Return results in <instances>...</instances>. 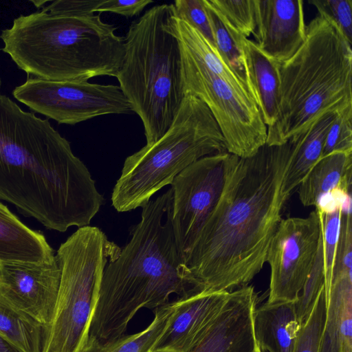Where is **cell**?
<instances>
[{
	"instance_id": "obj_17",
	"label": "cell",
	"mask_w": 352,
	"mask_h": 352,
	"mask_svg": "<svg viewBox=\"0 0 352 352\" xmlns=\"http://www.w3.org/2000/svg\"><path fill=\"white\" fill-rule=\"evenodd\" d=\"M319 215L320 237L311 272L296 301L298 321L301 326L308 320L316 301L324 288L326 298L331 285L333 266L339 234L340 216L343 208L322 212Z\"/></svg>"
},
{
	"instance_id": "obj_35",
	"label": "cell",
	"mask_w": 352,
	"mask_h": 352,
	"mask_svg": "<svg viewBox=\"0 0 352 352\" xmlns=\"http://www.w3.org/2000/svg\"><path fill=\"white\" fill-rule=\"evenodd\" d=\"M31 3H32L36 8H43L45 4L50 1H30Z\"/></svg>"
},
{
	"instance_id": "obj_25",
	"label": "cell",
	"mask_w": 352,
	"mask_h": 352,
	"mask_svg": "<svg viewBox=\"0 0 352 352\" xmlns=\"http://www.w3.org/2000/svg\"><path fill=\"white\" fill-rule=\"evenodd\" d=\"M352 292V276L345 274L332 280L327 297V312L319 352H340V324L344 300Z\"/></svg>"
},
{
	"instance_id": "obj_5",
	"label": "cell",
	"mask_w": 352,
	"mask_h": 352,
	"mask_svg": "<svg viewBox=\"0 0 352 352\" xmlns=\"http://www.w3.org/2000/svg\"><path fill=\"white\" fill-rule=\"evenodd\" d=\"M280 102L266 144L280 145L325 114L352 105V50L338 28L318 14L304 43L279 65Z\"/></svg>"
},
{
	"instance_id": "obj_18",
	"label": "cell",
	"mask_w": 352,
	"mask_h": 352,
	"mask_svg": "<svg viewBox=\"0 0 352 352\" xmlns=\"http://www.w3.org/2000/svg\"><path fill=\"white\" fill-rule=\"evenodd\" d=\"M234 38L243 53L248 82L267 128L276 122L280 102V64L267 56L254 41L241 35Z\"/></svg>"
},
{
	"instance_id": "obj_10",
	"label": "cell",
	"mask_w": 352,
	"mask_h": 352,
	"mask_svg": "<svg viewBox=\"0 0 352 352\" xmlns=\"http://www.w3.org/2000/svg\"><path fill=\"white\" fill-rule=\"evenodd\" d=\"M15 99L58 124L74 125L109 114H130L118 85L28 78L12 91Z\"/></svg>"
},
{
	"instance_id": "obj_26",
	"label": "cell",
	"mask_w": 352,
	"mask_h": 352,
	"mask_svg": "<svg viewBox=\"0 0 352 352\" xmlns=\"http://www.w3.org/2000/svg\"><path fill=\"white\" fill-rule=\"evenodd\" d=\"M203 1L211 26L215 49L223 62L250 89L241 45L234 38L230 30L209 1Z\"/></svg>"
},
{
	"instance_id": "obj_34",
	"label": "cell",
	"mask_w": 352,
	"mask_h": 352,
	"mask_svg": "<svg viewBox=\"0 0 352 352\" xmlns=\"http://www.w3.org/2000/svg\"><path fill=\"white\" fill-rule=\"evenodd\" d=\"M0 352H22L7 338L0 334Z\"/></svg>"
},
{
	"instance_id": "obj_4",
	"label": "cell",
	"mask_w": 352,
	"mask_h": 352,
	"mask_svg": "<svg viewBox=\"0 0 352 352\" xmlns=\"http://www.w3.org/2000/svg\"><path fill=\"white\" fill-rule=\"evenodd\" d=\"M100 14H51L43 10L20 15L1 31L3 51L34 78L80 81L116 77L124 63V38Z\"/></svg>"
},
{
	"instance_id": "obj_32",
	"label": "cell",
	"mask_w": 352,
	"mask_h": 352,
	"mask_svg": "<svg viewBox=\"0 0 352 352\" xmlns=\"http://www.w3.org/2000/svg\"><path fill=\"white\" fill-rule=\"evenodd\" d=\"M151 0H102L96 14L111 12L131 18L140 14Z\"/></svg>"
},
{
	"instance_id": "obj_36",
	"label": "cell",
	"mask_w": 352,
	"mask_h": 352,
	"mask_svg": "<svg viewBox=\"0 0 352 352\" xmlns=\"http://www.w3.org/2000/svg\"><path fill=\"white\" fill-rule=\"evenodd\" d=\"M259 352H269V351H267L266 349L259 348Z\"/></svg>"
},
{
	"instance_id": "obj_20",
	"label": "cell",
	"mask_w": 352,
	"mask_h": 352,
	"mask_svg": "<svg viewBox=\"0 0 352 352\" xmlns=\"http://www.w3.org/2000/svg\"><path fill=\"white\" fill-rule=\"evenodd\" d=\"M55 256L41 232L25 226L0 201V263H39Z\"/></svg>"
},
{
	"instance_id": "obj_21",
	"label": "cell",
	"mask_w": 352,
	"mask_h": 352,
	"mask_svg": "<svg viewBox=\"0 0 352 352\" xmlns=\"http://www.w3.org/2000/svg\"><path fill=\"white\" fill-rule=\"evenodd\" d=\"M352 153L336 152L321 157L298 186L304 206H316L319 199L338 190L351 192Z\"/></svg>"
},
{
	"instance_id": "obj_16",
	"label": "cell",
	"mask_w": 352,
	"mask_h": 352,
	"mask_svg": "<svg viewBox=\"0 0 352 352\" xmlns=\"http://www.w3.org/2000/svg\"><path fill=\"white\" fill-rule=\"evenodd\" d=\"M230 292H189L177 307L150 352H186L220 311Z\"/></svg>"
},
{
	"instance_id": "obj_13",
	"label": "cell",
	"mask_w": 352,
	"mask_h": 352,
	"mask_svg": "<svg viewBox=\"0 0 352 352\" xmlns=\"http://www.w3.org/2000/svg\"><path fill=\"white\" fill-rule=\"evenodd\" d=\"M60 277L56 256L39 263H0V292L14 308L50 327Z\"/></svg>"
},
{
	"instance_id": "obj_8",
	"label": "cell",
	"mask_w": 352,
	"mask_h": 352,
	"mask_svg": "<svg viewBox=\"0 0 352 352\" xmlns=\"http://www.w3.org/2000/svg\"><path fill=\"white\" fill-rule=\"evenodd\" d=\"M120 248L98 227L79 228L56 252L61 277L45 352H80L87 342L104 270Z\"/></svg>"
},
{
	"instance_id": "obj_27",
	"label": "cell",
	"mask_w": 352,
	"mask_h": 352,
	"mask_svg": "<svg viewBox=\"0 0 352 352\" xmlns=\"http://www.w3.org/2000/svg\"><path fill=\"white\" fill-rule=\"evenodd\" d=\"M226 25L248 38L255 29L254 0H208Z\"/></svg>"
},
{
	"instance_id": "obj_37",
	"label": "cell",
	"mask_w": 352,
	"mask_h": 352,
	"mask_svg": "<svg viewBox=\"0 0 352 352\" xmlns=\"http://www.w3.org/2000/svg\"><path fill=\"white\" fill-rule=\"evenodd\" d=\"M1 85H2V80H1V78L0 77V89L1 88Z\"/></svg>"
},
{
	"instance_id": "obj_15",
	"label": "cell",
	"mask_w": 352,
	"mask_h": 352,
	"mask_svg": "<svg viewBox=\"0 0 352 352\" xmlns=\"http://www.w3.org/2000/svg\"><path fill=\"white\" fill-rule=\"evenodd\" d=\"M254 43L278 63L287 61L305 40L303 1L254 0Z\"/></svg>"
},
{
	"instance_id": "obj_2",
	"label": "cell",
	"mask_w": 352,
	"mask_h": 352,
	"mask_svg": "<svg viewBox=\"0 0 352 352\" xmlns=\"http://www.w3.org/2000/svg\"><path fill=\"white\" fill-rule=\"evenodd\" d=\"M0 199L60 232L89 226L104 201L85 164L49 120L1 94Z\"/></svg>"
},
{
	"instance_id": "obj_24",
	"label": "cell",
	"mask_w": 352,
	"mask_h": 352,
	"mask_svg": "<svg viewBox=\"0 0 352 352\" xmlns=\"http://www.w3.org/2000/svg\"><path fill=\"white\" fill-rule=\"evenodd\" d=\"M177 307V300L155 310L149 325L141 331L107 342L89 338L80 352H150Z\"/></svg>"
},
{
	"instance_id": "obj_7",
	"label": "cell",
	"mask_w": 352,
	"mask_h": 352,
	"mask_svg": "<svg viewBox=\"0 0 352 352\" xmlns=\"http://www.w3.org/2000/svg\"><path fill=\"white\" fill-rule=\"evenodd\" d=\"M223 152H228L225 141L210 111L199 98L185 95L168 131L125 159L112 206L120 212L142 208L188 166Z\"/></svg>"
},
{
	"instance_id": "obj_23",
	"label": "cell",
	"mask_w": 352,
	"mask_h": 352,
	"mask_svg": "<svg viewBox=\"0 0 352 352\" xmlns=\"http://www.w3.org/2000/svg\"><path fill=\"white\" fill-rule=\"evenodd\" d=\"M50 327L14 308L0 292V334L22 352H45Z\"/></svg>"
},
{
	"instance_id": "obj_3",
	"label": "cell",
	"mask_w": 352,
	"mask_h": 352,
	"mask_svg": "<svg viewBox=\"0 0 352 352\" xmlns=\"http://www.w3.org/2000/svg\"><path fill=\"white\" fill-rule=\"evenodd\" d=\"M170 188L142 207L130 241L107 264L92 316L89 338L101 342L125 335L142 308L153 311L179 297L199 292L177 248L169 210Z\"/></svg>"
},
{
	"instance_id": "obj_31",
	"label": "cell",
	"mask_w": 352,
	"mask_h": 352,
	"mask_svg": "<svg viewBox=\"0 0 352 352\" xmlns=\"http://www.w3.org/2000/svg\"><path fill=\"white\" fill-rule=\"evenodd\" d=\"M318 14L331 21L346 40L352 43V1L351 0H311Z\"/></svg>"
},
{
	"instance_id": "obj_12",
	"label": "cell",
	"mask_w": 352,
	"mask_h": 352,
	"mask_svg": "<svg viewBox=\"0 0 352 352\" xmlns=\"http://www.w3.org/2000/svg\"><path fill=\"white\" fill-rule=\"evenodd\" d=\"M320 232L318 212L282 219L266 262L271 274L268 302L296 301L312 268Z\"/></svg>"
},
{
	"instance_id": "obj_9",
	"label": "cell",
	"mask_w": 352,
	"mask_h": 352,
	"mask_svg": "<svg viewBox=\"0 0 352 352\" xmlns=\"http://www.w3.org/2000/svg\"><path fill=\"white\" fill-rule=\"evenodd\" d=\"M179 47L185 95L194 96L207 106L228 153L239 157L254 155L267 140V126L256 102L208 69L186 48Z\"/></svg>"
},
{
	"instance_id": "obj_30",
	"label": "cell",
	"mask_w": 352,
	"mask_h": 352,
	"mask_svg": "<svg viewBox=\"0 0 352 352\" xmlns=\"http://www.w3.org/2000/svg\"><path fill=\"white\" fill-rule=\"evenodd\" d=\"M170 6L173 15L196 29L214 47L212 32L203 0H176Z\"/></svg>"
},
{
	"instance_id": "obj_1",
	"label": "cell",
	"mask_w": 352,
	"mask_h": 352,
	"mask_svg": "<svg viewBox=\"0 0 352 352\" xmlns=\"http://www.w3.org/2000/svg\"><path fill=\"white\" fill-rule=\"evenodd\" d=\"M290 155L287 140L234 158L219 199L184 261L200 292H231L262 270L290 197L283 189Z\"/></svg>"
},
{
	"instance_id": "obj_22",
	"label": "cell",
	"mask_w": 352,
	"mask_h": 352,
	"mask_svg": "<svg viewBox=\"0 0 352 352\" xmlns=\"http://www.w3.org/2000/svg\"><path fill=\"white\" fill-rule=\"evenodd\" d=\"M336 115L334 113L324 115L309 127L288 140L291 155L283 189L289 196L321 158L326 135Z\"/></svg>"
},
{
	"instance_id": "obj_11",
	"label": "cell",
	"mask_w": 352,
	"mask_h": 352,
	"mask_svg": "<svg viewBox=\"0 0 352 352\" xmlns=\"http://www.w3.org/2000/svg\"><path fill=\"white\" fill-rule=\"evenodd\" d=\"M235 156L223 152L204 157L186 168L170 184L169 212L184 263L219 199Z\"/></svg>"
},
{
	"instance_id": "obj_28",
	"label": "cell",
	"mask_w": 352,
	"mask_h": 352,
	"mask_svg": "<svg viewBox=\"0 0 352 352\" xmlns=\"http://www.w3.org/2000/svg\"><path fill=\"white\" fill-rule=\"evenodd\" d=\"M326 312L327 299L324 288L318 296L308 320L300 328L293 352H319Z\"/></svg>"
},
{
	"instance_id": "obj_19",
	"label": "cell",
	"mask_w": 352,
	"mask_h": 352,
	"mask_svg": "<svg viewBox=\"0 0 352 352\" xmlns=\"http://www.w3.org/2000/svg\"><path fill=\"white\" fill-rule=\"evenodd\" d=\"M300 328L296 301L266 302L254 309L253 330L258 348L293 352Z\"/></svg>"
},
{
	"instance_id": "obj_6",
	"label": "cell",
	"mask_w": 352,
	"mask_h": 352,
	"mask_svg": "<svg viewBox=\"0 0 352 352\" xmlns=\"http://www.w3.org/2000/svg\"><path fill=\"white\" fill-rule=\"evenodd\" d=\"M169 12L170 4L154 6L131 23L116 76L142 122L146 144L168 131L185 98L180 47L165 28Z\"/></svg>"
},
{
	"instance_id": "obj_14",
	"label": "cell",
	"mask_w": 352,
	"mask_h": 352,
	"mask_svg": "<svg viewBox=\"0 0 352 352\" xmlns=\"http://www.w3.org/2000/svg\"><path fill=\"white\" fill-rule=\"evenodd\" d=\"M256 302L252 286L230 292L220 311L186 352H259L253 330Z\"/></svg>"
},
{
	"instance_id": "obj_33",
	"label": "cell",
	"mask_w": 352,
	"mask_h": 352,
	"mask_svg": "<svg viewBox=\"0 0 352 352\" xmlns=\"http://www.w3.org/2000/svg\"><path fill=\"white\" fill-rule=\"evenodd\" d=\"M352 297L346 296L343 302L340 324V352H352Z\"/></svg>"
},
{
	"instance_id": "obj_29",
	"label": "cell",
	"mask_w": 352,
	"mask_h": 352,
	"mask_svg": "<svg viewBox=\"0 0 352 352\" xmlns=\"http://www.w3.org/2000/svg\"><path fill=\"white\" fill-rule=\"evenodd\" d=\"M352 153V105L337 113L326 135L322 156Z\"/></svg>"
}]
</instances>
